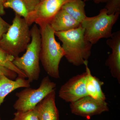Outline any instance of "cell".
<instances>
[{
	"label": "cell",
	"instance_id": "obj_1",
	"mask_svg": "<svg viewBox=\"0 0 120 120\" xmlns=\"http://www.w3.org/2000/svg\"><path fill=\"white\" fill-rule=\"evenodd\" d=\"M41 35L40 60L45 71L50 77L60 78L59 67L64 52L60 43L56 41L55 31L49 23L39 22Z\"/></svg>",
	"mask_w": 120,
	"mask_h": 120
},
{
	"label": "cell",
	"instance_id": "obj_2",
	"mask_svg": "<svg viewBox=\"0 0 120 120\" xmlns=\"http://www.w3.org/2000/svg\"><path fill=\"white\" fill-rule=\"evenodd\" d=\"M55 35L62 42L64 56L68 62L76 66L88 63L93 45L85 38L81 25L67 31L55 32Z\"/></svg>",
	"mask_w": 120,
	"mask_h": 120
},
{
	"label": "cell",
	"instance_id": "obj_3",
	"mask_svg": "<svg viewBox=\"0 0 120 120\" xmlns=\"http://www.w3.org/2000/svg\"><path fill=\"white\" fill-rule=\"evenodd\" d=\"M30 26L24 18L15 14L12 23L0 39V47L15 58L19 56L31 40Z\"/></svg>",
	"mask_w": 120,
	"mask_h": 120
},
{
	"label": "cell",
	"instance_id": "obj_4",
	"mask_svg": "<svg viewBox=\"0 0 120 120\" xmlns=\"http://www.w3.org/2000/svg\"><path fill=\"white\" fill-rule=\"evenodd\" d=\"M31 40L22 56L15 57L13 63L26 76L30 83L38 80L41 69L39 65L41 47L40 30L37 24L31 29Z\"/></svg>",
	"mask_w": 120,
	"mask_h": 120
},
{
	"label": "cell",
	"instance_id": "obj_5",
	"mask_svg": "<svg viewBox=\"0 0 120 120\" xmlns=\"http://www.w3.org/2000/svg\"><path fill=\"white\" fill-rule=\"evenodd\" d=\"M120 14L108 15L106 10L103 8L97 15L86 16L81 23L86 40L93 45L101 39L110 38L113 27L118 20Z\"/></svg>",
	"mask_w": 120,
	"mask_h": 120
},
{
	"label": "cell",
	"instance_id": "obj_6",
	"mask_svg": "<svg viewBox=\"0 0 120 120\" xmlns=\"http://www.w3.org/2000/svg\"><path fill=\"white\" fill-rule=\"evenodd\" d=\"M56 84L52 82L48 76H45L37 89L26 87L16 93L18 99L13 105V108L18 112L34 109L50 93L56 90Z\"/></svg>",
	"mask_w": 120,
	"mask_h": 120
},
{
	"label": "cell",
	"instance_id": "obj_7",
	"mask_svg": "<svg viewBox=\"0 0 120 120\" xmlns=\"http://www.w3.org/2000/svg\"><path fill=\"white\" fill-rule=\"evenodd\" d=\"M70 107L72 113L87 118L109 110L105 101L95 99L88 95L71 103Z\"/></svg>",
	"mask_w": 120,
	"mask_h": 120
},
{
	"label": "cell",
	"instance_id": "obj_8",
	"mask_svg": "<svg viewBox=\"0 0 120 120\" xmlns=\"http://www.w3.org/2000/svg\"><path fill=\"white\" fill-rule=\"evenodd\" d=\"M86 72L72 77L60 88L58 95L66 102H74L87 96L86 89Z\"/></svg>",
	"mask_w": 120,
	"mask_h": 120
},
{
	"label": "cell",
	"instance_id": "obj_9",
	"mask_svg": "<svg viewBox=\"0 0 120 120\" xmlns=\"http://www.w3.org/2000/svg\"><path fill=\"white\" fill-rule=\"evenodd\" d=\"M72 0H43L40 1L31 18L34 23H49L62 6Z\"/></svg>",
	"mask_w": 120,
	"mask_h": 120
},
{
	"label": "cell",
	"instance_id": "obj_10",
	"mask_svg": "<svg viewBox=\"0 0 120 120\" xmlns=\"http://www.w3.org/2000/svg\"><path fill=\"white\" fill-rule=\"evenodd\" d=\"M107 45L112 49V53L105 61L112 75L120 84V31L112 33L106 41Z\"/></svg>",
	"mask_w": 120,
	"mask_h": 120
},
{
	"label": "cell",
	"instance_id": "obj_11",
	"mask_svg": "<svg viewBox=\"0 0 120 120\" xmlns=\"http://www.w3.org/2000/svg\"><path fill=\"white\" fill-rule=\"evenodd\" d=\"M40 1L39 0H7L4 7V8L12 9L30 26L32 24L31 16Z\"/></svg>",
	"mask_w": 120,
	"mask_h": 120
},
{
	"label": "cell",
	"instance_id": "obj_12",
	"mask_svg": "<svg viewBox=\"0 0 120 120\" xmlns=\"http://www.w3.org/2000/svg\"><path fill=\"white\" fill-rule=\"evenodd\" d=\"M56 90L48 95L35 107L39 120H59L56 103Z\"/></svg>",
	"mask_w": 120,
	"mask_h": 120
},
{
	"label": "cell",
	"instance_id": "obj_13",
	"mask_svg": "<svg viewBox=\"0 0 120 120\" xmlns=\"http://www.w3.org/2000/svg\"><path fill=\"white\" fill-rule=\"evenodd\" d=\"M55 32L67 31L79 27L80 23L61 9L49 23Z\"/></svg>",
	"mask_w": 120,
	"mask_h": 120
},
{
	"label": "cell",
	"instance_id": "obj_14",
	"mask_svg": "<svg viewBox=\"0 0 120 120\" xmlns=\"http://www.w3.org/2000/svg\"><path fill=\"white\" fill-rule=\"evenodd\" d=\"M30 83L28 80L25 79V78L18 76L14 80L4 75H0V106L4 102L5 97L11 92L21 87H30Z\"/></svg>",
	"mask_w": 120,
	"mask_h": 120
},
{
	"label": "cell",
	"instance_id": "obj_15",
	"mask_svg": "<svg viewBox=\"0 0 120 120\" xmlns=\"http://www.w3.org/2000/svg\"><path fill=\"white\" fill-rule=\"evenodd\" d=\"M85 6L86 4L83 0H72L65 4L61 9L81 23L86 17Z\"/></svg>",
	"mask_w": 120,
	"mask_h": 120
},
{
	"label": "cell",
	"instance_id": "obj_16",
	"mask_svg": "<svg viewBox=\"0 0 120 120\" xmlns=\"http://www.w3.org/2000/svg\"><path fill=\"white\" fill-rule=\"evenodd\" d=\"M15 57L9 54L0 47V66L7 68L15 72L18 76L22 78H27L24 73L14 64L13 61Z\"/></svg>",
	"mask_w": 120,
	"mask_h": 120
},
{
	"label": "cell",
	"instance_id": "obj_17",
	"mask_svg": "<svg viewBox=\"0 0 120 120\" xmlns=\"http://www.w3.org/2000/svg\"><path fill=\"white\" fill-rule=\"evenodd\" d=\"M86 67V71L89 76L94 86L97 91L98 99L102 101H105V95L102 90V86L104 84V82L101 81L98 78L91 75L90 71L88 68V63L84 65Z\"/></svg>",
	"mask_w": 120,
	"mask_h": 120
},
{
	"label": "cell",
	"instance_id": "obj_18",
	"mask_svg": "<svg viewBox=\"0 0 120 120\" xmlns=\"http://www.w3.org/2000/svg\"><path fill=\"white\" fill-rule=\"evenodd\" d=\"M14 118L11 120H39L36 108L25 112L17 111L14 114Z\"/></svg>",
	"mask_w": 120,
	"mask_h": 120
},
{
	"label": "cell",
	"instance_id": "obj_19",
	"mask_svg": "<svg viewBox=\"0 0 120 120\" xmlns=\"http://www.w3.org/2000/svg\"><path fill=\"white\" fill-rule=\"evenodd\" d=\"M104 8L108 15L120 13V0H107Z\"/></svg>",
	"mask_w": 120,
	"mask_h": 120
},
{
	"label": "cell",
	"instance_id": "obj_20",
	"mask_svg": "<svg viewBox=\"0 0 120 120\" xmlns=\"http://www.w3.org/2000/svg\"><path fill=\"white\" fill-rule=\"evenodd\" d=\"M86 89L88 96L98 99L97 91L87 73L86 82Z\"/></svg>",
	"mask_w": 120,
	"mask_h": 120
},
{
	"label": "cell",
	"instance_id": "obj_21",
	"mask_svg": "<svg viewBox=\"0 0 120 120\" xmlns=\"http://www.w3.org/2000/svg\"><path fill=\"white\" fill-rule=\"evenodd\" d=\"M0 75L6 76L11 79L14 80L18 75L15 72L11 71L7 68L0 66Z\"/></svg>",
	"mask_w": 120,
	"mask_h": 120
},
{
	"label": "cell",
	"instance_id": "obj_22",
	"mask_svg": "<svg viewBox=\"0 0 120 120\" xmlns=\"http://www.w3.org/2000/svg\"><path fill=\"white\" fill-rule=\"evenodd\" d=\"M0 15V39L3 35L8 30L11 24H9L2 19Z\"/></svg>",
	"mask_w": 120,
	"mask_h": 120
},
{
	"label": "cell",
	"instance_id": "obj_23",
	"mask_svg": "<svg viewBox=\"0 0 120 120\" xmlns=\"http://www.w3.org/2000/svg\"><path fill=\"white\" fill-rule=\"evenodd\" d=\"M7 0H0V15H2L5 14L4 4Z\"/></svg>",
	"mask_w": 120,
	"mask_h": 120
},
{
	"label": "cell",
	"instance_id": "obj_24",
	"mask_svg": "<svg viewBox=\"0 0 120 120\" xmlns=\"http://www.w3.org/2000/svg\"><path fill=\"white\" fill-rule=\"evenodd\" d=\"M83 1L86 2V1H88L90 0H83ZM95 3L97 4H100V3H105L107 0H93Z\"/></svg>",
	"mask_w": 120,
	"mask_h": 120
},
{
	"label": "cell",
	"instance_id": "obj_25",
	"mask_svg": "<svg viewBox=\"0 0 120 120\" xmlns=\"http://www.w3.org/2000/svg\"><path fill=\"white\" fill-rule=\"evenodd\" d=\"M40 0V1H41L43 0Z\"/></svg>",
	"mask_w": 120,
	"mask_h": 120
}]
</instances>
